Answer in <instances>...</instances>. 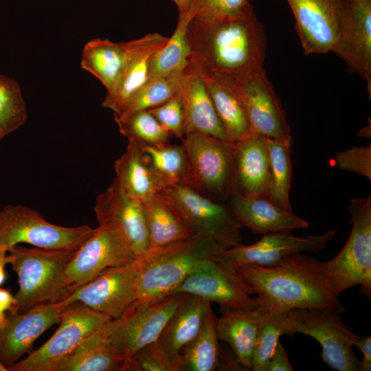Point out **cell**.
Instances as JSON below:
<instances>
[{"label": "cell", "mask_w": 371, "mask_h": 371, "mask_svg": "<svg viewBox=\"0 0 371 371\" xmlns=\"http://www.w3.org/2000/svg\"><path fill=\"white\" fill-rule=\"evenodd\" d=\"M186 37L190 64L201 73L234 78L263 67L265 32L250 3L232 15L191 19Z\"/></svg>", "instance_id": "1"}, {"label": "cell", "mask_w": 371, "mask_h": 371, "mask_svg": "<svg viewBox=\"0 0 371 371\" xmlns=\"http://www.w3.org/2000/svg\"><path fill=\"white\" fill-rule=\"evenodd\" d=\"M235 269L268 312L319 308L341 314L345 310L330 287L326 262L311 256L294 253L273 265H240Z\"/></svg>", "instance_id": "2"}, {"label": "cell", "mask_w": 371, "mask_h": 371, "mask_svg": "<svg viewBox=\"0 0 371 371\" xmlns=\"http://www.w3.org/2000/svg\"><path fill=\"white\" fill-rule=\"evenodd\" d=\"M76 250L18 245L9 251L10 264L19 283L16 302L9 313H23L40 304L60 302L73 292L76 289L67 281L65 270Z\"/></svg>", "instance_id": "3"}, {"label": "cell", "mask_w": 371, "mask_h": 371, "mask_svg": "<svg viewBox=\"0 0 371 371\" xmlns=\"http://www.w3.org/2000/svg\"><path fill=\"white\" fill-rule=\"evenodd\" d=\"M224 249L209 237L194 235L148 251L135 284V302H148L172 294L197 263Z\"/></svg>", "instance_id": "4"}, {"label": "cell", "mask_w": 371, "mask_h": 371, "mask_svg": "<svg viewBox=\"0 0 371 371\" xmlns=\"http://www.w3.org/2000/svg\"><path fill=\"white\" fill-rule=\"evenodd\" d=\"M352 229L344 247L326 262L333 292L339 295L354 286L371 297V195L353 198L348 207Z\"/></svg>", "instance_id": "5"}, {"label": "cell", "mask_w": 371, "mask_h": 371, "mask_svg": "<svg viewBox=\"0 0 371 371\" xmlns=\"http://www.w3.org/2000/svg\"><path fill=\"white\" fill-rule=\"evenodd\" d=\"M187 295L175 293L148 302L135 301L119 318L110 320L105 331L114 352L126 362L137 350L155 342Z\"/></svg>", "instance_id": "6"}, {"label": "cell", "mask_w": 371, "mask_h": 371, "mask_svg": "<svg viewBox=\"0 0 371 371\" xmlns=\"http://www.w3.org/2000/svg\"><path fill=\"white\" fill-rule=\"evenodd\" d=\"M83 225L67 227L47 221L32 208L8 205L0 210V251L25 243L49 249H78L95 232Z\"/></svg>", "instance_id": "7"}, {"label": "cell", "mask_w": 371, "mask_h": 371, "mask_svg": "<svg viewBox=\"0 0 371 371\" xmlns=\"http://www.w3.org/2000/svg\"><path fill=\"white\" fill-rule=\"evenodd\" d=\"M194 235L209 237L227 249L242 244V227L228 205L186 185L161 191Z\"/></svg>", "instance_id": "8"}, {"label": "cell", "mask_w": 371, "mask_h": 371, "mask_svg": "<svg viewBox=\"0 0 371 371\" xmlns=\"http://www.w3.org/2000/svg\"><path fill=\"white\" fill-rule=\"evenodd\" d=\"M288 313V334L302 333L315 339L325 364L337 371H360V359L352 348L361 336L344 323L340 313L319 308H295Z\"/></svg>", "instance_id": "9"}, {"label": "cell", "mask_w": 371, "mask_h": 371, "mask_svg": "<svg viewBox=\"0 0 371 371\" xmlns=\"http://www.w3.org/2000/svg\"><path fill=\"white\" fill-rule=\"evenodd\" d=\"M111 319L81 302L69 303L63 310L59 327L54 335L8 371H55L61 360Z\"/></svg>", "instance_id": "10"}, {"label": "cell", "mask_w": 371, "mask_h": 371, "mask_svg": "<svg viewBox=\"0 0 371 371\" xmlns=\"http://www.w3.org/2000/svg\"><path fill=\"white\" fill-rule=\"evenodd\" d=\"M182 145L190 163L195 190L227 201L232 192L234 142L191 133L185 135Z\"/></svg>", "instance_id": "11"}, {"label": "cell", "mask_w": 371, "mask_h": 371, "mask_svg": "<svg viewBox=\"0 0 371 371\" xmlns=\"http://www.w3.org/2000/svg\"><path fill=\"white\" fill-rule=\"evenodd\" d=\"M200 297L223 308H254L256 294L232 266L214 258L200 261L172 292Z\"/></svg>", "instance_id": "12"}, {"label": "cell", "mask_w": 371, "mask_h": 371, "mask_svg": "<svg viewBox=\"0 0 371 371\" xmlns=\"http://www.w3.org/2000/svg\"><path fill=\"white\" fill-rule=\"evenodd\" d=\"M144 263L141 258L107 268L63 301L66 304L79 302L112 319H117L136 300L135 284Z\"/></svg>", "instance_id": "13"}, {"label": "cell", "mask_w": 371, "mask_h": 371, "mask_svg": "<svg viewBox=\"0 0 371 371\" xmlns=\"http://www.w3.org/2000/svg\"><path fill=\"white\" fill-rule=\"evenodd\" d=\"M232 79L253 133L273 139L291 137L286 113L264 67Z\"/></svg>", "instance_id": "14"}, {"label": "cell", "mask_w": 371, "mask_h": 371, "mask_svg": "<svg viewBox=\"0 0 371 371\" xmlns=\"http://www.w3.org/2000/svg\"><path fill=\"white\" fill-rule=\"evenodd\" d=\"M93 210L99 225L118 233L137 259L149 249V235L143 203L128 196L115 179L96 196Z\"/></svg>", "instance_id": "15"}, {"label": "cell", "mask_w": 371, "mask_h": 371, "mask_svg": "<svg viewBox=\"0 0 371 371\" xmlns=\"http://www.w3.org/2000/svg\"><path fill=\"white\" fill-rule=\"evenodd\" d=\"M333 229L320 235L297 236L292 230H283L262 235L250 245H238L222 250L213 258L233 267L240 265L270 266L286 255L302 251L316 253L324 249L336 235Z\"/></svg>", "instance_id": "16"}, {"label": "cell", "mask_w": 371, "mask_h": 371, "mask_svg": "<svg viewBox=\"0 0 371 371\" xmlns=\"http://www.w3.org/2000/svg\"><path fill=\"white\" fill-rule=\"evenodd\" d=\"M136 260L137 258L118 233L99 225L76 251L67 267L65 276L76 289L107 268L127 265Z\"/></svg>", "instance_id": "17"}, {"label": "cell", "mask_w": 371, "mask_h": 371, "mask_svg": "<svg viewBox=\"0 0 371 371\" xmlns=\"http://www.w3.org/2000/svg\"><path fill=\"white\" fill-rule=\"evenodd\" d=\"M367 82L371 95V1L343 0L337 42L333 50Z\"/></svg>", "instance_id": "18"}, {"label": "cell", "mask_w": 371, "mask_h": 371, "mask_svg": "<svg viewBox=\"0 0 371 371\" xmlns=\"http://www.w3.org/2000/svg\"><path fill=\"white\" fill-rule=\"evenodd\" d=\"M305 54L333 52L338 39L343 0H286Z\"/></svg>", "instance_id": "19"}, {"label": "cell", "mask_w": 371, "mask_h": 371, "mask_svg": "<svg viewBox=\"0 0 371 371\" xmlns=\"http://www.w3.org/2000/svg\"><path fill=\"white\" fill-rule=\"evenodd\" d=\"M66 305L62 300L7 315L8 322L0 329V361L8 370L32 349L45 331L60 322Z\"/></svg>", "instance_id": "20"}, {"label": "cell", "mask_w": 371, "mask_h": 371, "mask_svg": "<svg viewBox=\"0 0 371 371\" xmlns=\"http://www.w3.org/2000/svg\"><path fill=\"white\" fill-rule=\"evenodd\" d=\"M169 37L159 33H149L127 41L128 49L120 74L107 91L102 106L120 115L131 98L150 79L149 65L153 54L168 41Z\"/></svg>", "instance_id": "21"}, {"label": "cell", "mask_w": 371, "mask_h": 371, "mask_svg": "<svg viewBox=\"0 0 371 371\" xmlns=\"http://www.w3.org/2000/svg\"><path fill=\"white\" fill-rule=\"evenodd\" d=\"M227 201L241 227L256 234L264 235L309 226L308 221L297 216L293 210L280 207L265 194L245 196L232 192Z\"/></svg>", "instance_id": "22"}, {"label": "cell", "mask_w": 371, "mask_h": 371, "mask_svg": "<svg viewBox=\"0 0 371 371\" xmlns=\"http://www.w3.org/2000/svg\"><path fill=\"white\" fill-rule=\"evenodd\" d=\"M269 177L267 137L251 133L234 142L232 192L245 196L266 195Z\"/></svg>", "instance_id": "23"}, {"label": "cell", "mask_w": 371, "mask_h": 371, "mask_svg": "<svg viewBox=\"0 0 371 371\" xmlns=\"http://www.w3.org/2000/svg\"><path fill=\"white\" fill-rule=\"evenodd\" d=\"M178 93L183 104L185 135L200 133L227 141L204 78L190 64L181 80Z\"/></svg>", "instance_id": "24"}, {"label": "cell", "mask_w": 371, "mask_h": 371, "mask_svg": "<svg viewBox=\"0 0 371 371\" xmlns=\"http://www.w3.org/2000/svg\"><path fill=\"white\" fill-rule=\"evenodd\" d=\"M216 320L210 307L198 334L181 352L180 371L245 370L221 347Z\"/></svg>", "instance_id": "25"}, {"label": "cell", "mask_w": 371, "mask_h": 371, "mask_svg": "<svg viewBox=\"0 0 371 371\" xmlns=\"http://www.w3.org/2000/svg\"><path fill=\"white\" fill-rule=\"evenodd\" d=\"M216 320L218 339L232 348L238 363L251 370V357L260 321L266 313L262 306L254 308H223Z\"/></svg>", "instance_id": "26"}, {"label": "cell", "mask_w": 371, "mask_h": 371, "mask_svg": "<svg viewBox=\"0 0 371 371\" xmlns=\"http://www.w3.org/2000/svg\"><path fill=\"white\" fill-rule=\"evenodd\" d=\"M201 74L225 130L227 141L235 142L253 133L232 78L216 73Z\"/></svg>", "instance_id": "27"}, {"label": "cell", "mask_w": 371, "mask_h": 371, "mask_svg": "<svg viewBox=\"0 0 371 371\" xmlns=\"http://www.w3.org/2000/svg\"><path fill=\"white\" fill-rule=\"evenodd\" d=\"M114 169L123 191L142 203L166 187L153 170L148 155L135 142L128 141L125 153L115 161Z\"/></svg>", "instance_id": "28"}, {"label": "cell", "mask_w": 371, "mask_h": 371, "mask_svg": "<svg viewBox=\"0 0 371 371\" xmlns=\"http://www.w3.org/2000/svg\"><path fill=\"white\" fill-rule=\"evenodd\" d=\"M211 304L200 297L188 294L157 340L179 366L182 350L198 334Z\"/></svg>", "instance_id": "29"}, {"label": "cell", "mask_w": 371, "mask_h": 371, "mask_svg": "<svg viewBox=\"0 0 371 371\" xmlns=\"http://www.w3.org/2000/svg\"><path fill=\"white\" fill-rule=\"evenodd\" d=\"M105 326L61 360L55 371H122L125 361L111 348Z\"/></svg>", "instance_id": "30"}, {"label": "cell", "mask_w": 371, "mask_h": 371, "mask_svg": "<svg viewBox=\"0 0 371 371\" xmlns=\"http://www.w3.org/2000/svg\"><path fill=\"white\" fill-rule=\"evenodd\" d=\"M142 203L149 235L148 251L161 249L194 236L161 192Z\"/></svg>", "instance_id": "31"}, {"label": "cell", "mask_w": 371, "mask_h": 371, "mask_svg": "<svg viewBox=\"0 0 371 371\" xmlns=\"http://www.w3.org/2000/svg\"><path fill=\"white\" fill-rule=\"evenodd\" d=\"M126 42H113L95 38L83 47L80 66L98 78L110 91L115 85L124 65L127 54Z\"/></svg>", "instance_id": "32"}, {"label": "cell", "mask_w": 371, "mask_h": 371, "mask_svg": "<svg viewBox=\"0 0 371 371\" xmlns=\"http://www.w3.org/2000/svg\"><path fill=\"white\" fill-rule=\"evenodd\" d=\"M190 20L187 14L179 15L172 35L152 56L150 78L176 77L185 74L190 65V49L186 37Z\"/></svg>", "instance_id": "33"}, {"label": "cell", "mask_w": 371, "mask_h": 371, "mask_svg": "<svg viewBox=\"0 0 371 371\" xmlns=\"http://www.w3.org/2000/svg\"><path fill=\"white\" fill-rule=\"evenodd\" d=\"M141 148L148 155L153 170L165 186L186 185L195 189L190 163L182 144L146 145Z\"/></svg>", "instance_id": "34"}, {"label": "cell", "mask_w": 371, "mask_h": 371, "mask_svg": "<svg viewBox=\"0 0 371 371\" xmlns=\"http://www.w3.org/2000/svg\"><path fill=\"white\" fill-rule=\"evenodd\" d=\"M270 177L266 196L280 207L291 211L290 188L292 181V137H267Z\"/></svg>", "instance_id": "35"}, {"label": "cell", "mask_w": 371, "mask_h": 371, "mask_svg": "<svg viewBox=\"0 0 371 371\" xmlns=\"http://www.w3.org/2000/svg\"><path fill=\"white\" fill-rule=\"evenodd\" d=\"M185 74L176 77L150 78L131 98L123 111L114 115V119L123 120L135 113L166 102L178 92Z\"/></svg>", "instance_id": "36"}, {"label": "cell", "mask_w": 371, "mask_h": 371, "mask_svg": "<svg viewBox=\"0 0 371 371\" xmlns=\"http://www.w3.org/2000/svg\"><path fill=\"white\" fill-rule=\"evenodd\" d=\"M289 313L268 312L263 315L256 335L251 357V370L261 371L275 350L280 337L288 335Z\"/></svg>", "instance_id": "37"}, {"label": "cell", "mask_w": 371, "mask_h": 371, "mask_svg": "<svg viewBox=\"0 0 371 371\" xmlns=\"http://www.w3.org/2000/svg\"><path fill=\"white\" fill-rule=\"evenodd\" d=\"M115 121L120 133L128 141L135 142L141 146L167 144L172 135L148 110Z\"/></svg>", "instance_id": "38"}, {"label": "cell", "mask_w": 371, "mask_h": 371, "mask_svg": "<svg viewBox=\"0 0 371 371\" xmlns=\"http://www.w3.org/2000/svg\"><path fill=\"white\" fill-rule=\"evenodd\" d=\"M27 117L26 104L19 83L0 74V128L7 135L21 127Z\"/></svg>", "instance_id": "39"}, {"label": "cell", "mask_w": 371, "mask_h": 371, "mask_svg": "<svg viewBox=\"0 0 371 371\" xmlns=\"http://www.w3.org/2000/svg\"><path fill=\"white\" fill-rule=\"evenodd\" d=\"M122 371H180V366L156 341L137 350Z\"/></svg>", "instance_id": "40"}, {"label": "cell", "mask_w": 371, "mask_h": 371, "mask_svg": "<svg viewBox=\"0 0 371 371\" xmlns=\"http://www.w3.org/2000/svg\"><path fill=\"white\" fill-rule=\"evenodd\" d=\"M248 0H191L187 15L190 19H214L236 14Z\"/></svg>", "instance_id": "41"}, {"label": "cell", "mask_w": 371, "mask_h": 371, "mask_svg": "<svg viewBox=\"0 0 371 371\" xmlns=\"http://www.w3.org/2000/svg\"><path fill=\"white\" fill-rule=\"evenodd\" d=\"M148 111L172 135L183 139L184 114L178 92L166 102Z\"/></svg>", "instance_id": "42"}, {"label": "cell", "mask_w": 371, "mask_h": 371, "mask_svg": "<svg viewBox=\"0 0 371 371\" xmlns=\"http://www.w3.org/2000/svg\"><path fill=\"white\" fill-rule=\"evenodd\" d=\"M335 164L341 170L363 176L371 181V146H353L337 153Z\"/></svg>", "instance_id": "43"}, {"label": "cell", "mask_w": 371, "mask_h": 371, "mask_svg": "<svg viewBox=\"0 0 371 371\" xmlns=\"http://www.w3.org/2000/svg\"><path fill=\"white\" fill-rule=\"evenodd\" d=\"M293 370L286 352L279 342L271 356L262 366L261 371H292Z\"/></svg>", "instance_id": "44"}, {"label": "cell", "mask_w": 371, "mask_h": 371, "mask_svg": "<svg viewBox=\"0 0 371 371\" xmlns=\"http://www.w3.org/2000/svg\"><path fill=\"white\" fill-rule=\"evenodd\" d=\"M357 347L362 354V359L360 360V371L371 370V336L360 337L355 342Z\"/></svg>", "instance_id": "45"}, {"label": "cell", "mask_w": 371, "mask_h": 371, "mask_svg": "<svg viewBox=\"0 0 371 371\" xmlns=\"http://www.w3.org/2000/svg\"><path fill=\"white\" fill-rule=\"evenodd\" d=\"M15 302L14 295L10 290L0 287V329L3 328L8 322L5 312L10 310Z\"/></svg>", "instance_id": "46"}, {"label": "cell", "mask_w": 371, "mask_h": 371, "mask_svg": "<svg viewBox=\"0 0 371 371\" xmlns=\"http://www.w3.org/2000/svg\"><path fill=\"white\" fill-rule=\"evenodd\" d=\"M10 258L9 254L5 251H0V286L6 280V273L5 271V265L10 264Z\"/></svg>", "instance_id": "47"}, {"label": "cell", "mask_w": 371, "mask_h": 371, "mask_svg": "<svg viewBox=\"0 0 371 371\" xmlns=\"http://www.w3.org/2000/svg\"><path fill=\"white\" fill-rule=\"evenodd\" d=\"M176 5L179 15L187 14L191 0H172Z\"/></svg>", "instance_id": "48"}, {"label": "cell", "mask_w": 371, "mask_h": 371, "mask_svg": "<svg viewBox=\"0 0 371 371\" xmlns=\"http://www.w3.org/2000/svg\"><path fill=\"white\" fill-rule=\"evenodd\" d=\"M4 131L0 128V140L5 136Z\"/></svg>", "instance_id": "49"}, {"label": "cell", "mask_w": 371, "mask_h": 371, "mask_svg": "<svg viewBox=\"0 0 371 371\" xmlns=\"http://www.w3.org/2000/svg\"><path fill=\"white\" fill-rule=\"evenodd\" d=\"M0 371H8L7 368L0 361Z\"/></svg>", "instance_id": "50"}, {"label": "cell", "mask_w": 371, "mask_h": 371, "mask_svg": "<svg viewBox=\"0 0 371 371\" xmlns=\"http://www.w3.org/2000/svg\"><path fill=\"white\" fill-rule=\"evenodd\" d=\"M365 1H371V0H365Z\"/></svg>", "instance_id": "51"}]
</instances>
